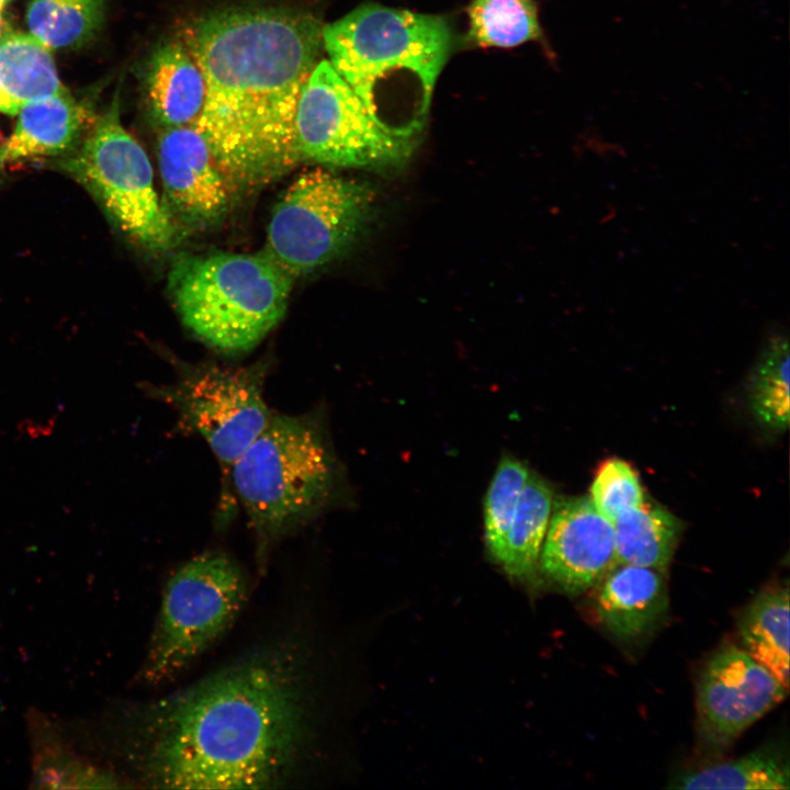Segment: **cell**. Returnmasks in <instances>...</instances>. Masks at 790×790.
<instances>
[{
  "mask_svg": "<svg viewBox=\"0 0 790 790\" xmlns=\"http://www.w3.org/2000/svg\"><path fill=\"white\" fill-rule=\"evenodd\" d=\"M307 685L297 650L256 651L139 710L129 759L155 788L279 787L307 755Z\"/></svg>",
  "mask_w": 790,
  "mask_h": 790,
  "instance_id": "obj_1",
  "label": "cell"
},
{
  "mask_svg": "<svg viewBox=\"0 0 790 790\" xmlns=\"http://www.w3.org/2000/svg\"><path fill=\"white\" fill-rule=\"evenodd\" d=\"M321 27L309 14L274 8L212 11L184 27L205 81L191 125L226 180L266 182L297 163L296 105L321 59Z\"/></svg>",
  "mask_w": 790,
  "mask_h": 790,
  "instance_id": "obj_2",
  "label": "cell"
},
{
  "mask_svg": "<svg viewBox=\"0 0 790 790\" xmlns=\"http://www.w3.org/2000/svg\"><path fill=\"white\" fill-rule=\"evenodd\" d=\"M321 40L329 63L379 126L416 140L451 50L447 20L366 3L324 25Z\"/></svg>",
  "mask_w": 790,
  "mask_h": 790,
  "instance_id": "obj_3",
  "label": "cell"
},
{
  "mask_svg": "<svg viewBox=\"0 0 790 790\" xmlns=\"http://www.w3.org/2000/svg\"><path fill=\"white\" fill-rule=\"evenodd\" d=\"M336 481V459L316 414L272 413L230 475L233 495L253 529L262 566L278 541L325 509Z\"/></svg>",
  "mask_w": 790,
  "mask_h": 790,
  "instance_id": "obj_4",
  "label": "cell"
},
{
  "mask_svg": "<svg viewBox=\"0 0 790 790\" xmlns=\"http://www.w3.org/2000/svg\"><path fill=\"white\" fill-rule=\"evenodd\" d=\"M294 276L261 253L176 258L168 289L182 323L226 352L255 348L282 319Z\"/></svg>",
  "mask_w": 790,
  "mask_h": 790,
  "instance_id": "obj_5",
  "label": "cell"
},
{
  "mask_svg": "<svg viewBox=\"0 0 790 790\" xmlns=\"http://www.w3.org/2000/svg\"><path fill=\"white\" fill-rule=\"evenodd\" d=\"M58 166L91 193L134 242L151 251L174 244L173 217L158 198L148 156L121 123L116 98L78 149Z\"/></svg>",
  "mask_w": 790,
  "mask_h": 790,
  "instance_id": "obj_6",
  "label": "cell"
},
{
  "mask_svg": "<svg viewBox=\"0 0 790 790\" xmlns=\"http://www.w3.org/2000/svg\"><path fill=\"white\" fill-rule=\"evenodd\" d=\"M267 371L263 362L242 368L183 364L173 382L145 386L150 397L178 413L184 429L202 436L216 456L222 470V523L234 509L233 466L272 415L263 397Z\"/></svg>",
  "mask_w": 790,
  "mask_h": 790,
  "instance_id": "obj_7",
  "label": "cell"
},
{
  "mask_svg": "<svg viewBox=\"0 0 790 790\" xmlns=\"http://www.w3.org/2000/svg\"><path fill=\"white\" fill-rule=\"evenodd\" d=\"M247 591L242 571L224 553L181 565L167 582L143 678L166 682L192 664L234 622Z\"/></svg>",
  "mask_w": 790,
  "mask_h": 790,
  "instance_id": "obj_8",
  "label": "cell"
},
{
  "mask_svg": "<svg viewBox=\"0 0 790 790\" xmlns=\"http://www.w3.org/2000/svg\"><path fill=\"white\" fill-rule=\"evenodd\" d=\"M374 192L328 169L302 172L273 208L264 252L292 276L339 256L366 225Z\"/></svg>",
  "mask_w": 790,
  "mask_h": 790,
  "instance_id": "obj_9",
  "label": "cell"
},
{
  "mask_svg": "<svg viewBox=\"0 0 790 790\" xmlns=\"http://www.w3.org/2000/svg\"><path fill=\"white\" fill-rule=\"evenodd\" d=\"M415 142L381 128L329 60L321 58L317 63L296 105L297 162L377 170L396 168L409 159Z\"/></svg>",
  "mask_w": 790,
  "mask_h": 790,
  "instance_id": "obj_10",
  "label": "cell"
},
{
  "mask_svg": "<svg viewBox=\"0 0 790 790\" xmlns=\"http://www.w3.org/2000/svg\"><path fill=\"white\" fill-rule=\"evenodd\" d=\"M788 689L743 648H720L703 666L697 684L700 737L714 749L729 746L779 704Z\"/></svg>",
  "mask_w": 790,
  "mask_h": 790,
  "instance_id": "obj_11",
  "label": "cell"
},
{
  "mask_svg": "<svg viewBox=\"0 0 790 790\" xmlns=\"http://www.w3.org/2000/svg\"><path fill=\"white\" fill-rule=\"evenodd\" d=\"M539 562L563 590L585 591L618 564L612 522L589 497L563 501L550 518Z\"/></svg>",
  "mask_w": 790,
  "mask_h": 790,
  "instance_id": "obj_12",
  "label": "cell"
},
{
  "mask_svg": "<svg viewBox=\"0 0 790 790\" xmlns=\"http://www.w3.org/2000/svg\"><path fill=\"white\" fill-rule=\"evenodd\" d=\"M160 177L169 213L190 224L218 218L228 202L226 178L204 137L192 126H167L159 137Z\"/></svg>",
  "mask_w": 790,
  "mask_h": 790,
  "instance_id": "obj_13",
  "label": "cell"
},
{
  "mask_svg": "<svg viewBox=\"0 0 790 790\" xmlns=\"http://www.w3.org/2000/svg\"><path fill=\"white\" fill-rule=\"evenodd\" d=\"M598 617L622 641L652 632L668 609L665 573L646 566L618 563L600 582Z\"/></svg>",
  "mask_w": 790,
  "mask_h": 790,
  "instance_id": "obj_14",
  "label": "cell"
},
{
  "mask_svg": "<svg viewBox=\"0 0 790 790\" xmlns=\"http://www.w3.org/2000/svg\"><path fill=\"white\" fill-rule=\"evenodd\" d=\"M16 114L12 134L3 144L4 163L63 155L78 145L95 121L67 90L25 103Z\"/></svg>",
  "mask_w": 790,
  "mask_h": 790,
  "instance_id": "obj_15",
  "label": "cell"
},
{
  "mask_svg": "<svg viewBox=\"0 0 790 790\" xmlns=\"http://www.w3.org/2000/svg\"><path fill=\"white\" fill-rule=\"evenodd\" d=\"M146 82L149 108L166 127L191 125L201 113L205 81L184 44L160 46L150 60Z\"/></svg>",
  "mask_w": 790,
  "mask_h": 790,
  "instance_id": "obj_16",
  "label": "cell"
},
{
  "mask_svg": "<svg viewBox=\"0 0 790 790\" xmlns=\"http://www.w3.org/2000/svg\"><path fill=\"white\" fill-rule=\"evenodd\" d=\"M743 650L789 688V590H763L738 621Z\"/></svg>",
  "mask_w": 790,
  "mask_h": 790,
  "instance_id": "obj_17",
  "label": "cell"
},
{
  "mask_svg": "<svg viewBox=\"0 0 790 790\" xmlns=\"http://www.w3.org/2000/svg\"><path fill=\"white\" fill-rule=\"evenodd\" d=\"M617 561L665 573L680 534L678 519L663 507L643 501L613 522Z\"/></svg>",
  "mask_w": 790,
  "mask_h": 790,
  "instance_id": "obj_18",
  "label": "cell"
},
{
  "mask_svg": "<svg viewBox=\"0 0 790 790\" xmlns=\"http://www.w3.org/2000/svg\"><path fill=\"white\" fill-rule=\"evenodd\" d=\"M552 490L540 477H530L520 495L503 543L493 556L511 576H533L552 514Z\"/></svg>",
  "mask_w": 790,
  "mask_h": 790,
  "instance_id": "obj_19",
  "label": "cell"
},
{
  "mask_svg": "<svg viewBox=\"0 0 790 790\" xmlns=\"http://www.w3.org/2000/svg\"><path fill=\"white\" fill-rule=\"evenodd\" d=\"M0 88L18 110L64 92L50 50L31 34H7L0 42Z\"/></svg>",
  "mask_w": 790,
  "mask_h": 790,
  "instance_id": "obj_20",
  "label": "cell"
},
{
  "mask_svg": "<svg viewBox=\"0 0 790 790\" xmlns=\"http://www.w3.org/2000/svg\"><path fill=\"white\" fill-rule=\"evenodd\" d=\"M677 789H788L789 765L772 748H760L740 758L702 767L679 776Z\"/></svg>",
  "mask_w": 790,
  "mask_h": 790,
  "instance_id": "obj_21",
  "label": "cell"
},
{
  "mask_svg": "<svg viewBox=\"0 0 790 790\" xmlns=\"http://www.w3.org/2000/svg\"><path fill=\"white\" fill-rule=\"evenodd\" d=\"M104 0H31L29 34L49 50L79 46L100 27Z\"/></svg>",
  "mask_w": 790,
  "mask_h": 790,
  "instance_id": "obj_22",
  "label": "cell"
},
{
  "mask_svg": "<svg viewBox=\"0 0 790 790\" xmlns=\"http://www.w3.org/2000/svg\"><path fill=\"white\" fill-rule=\"evenodd\" d=\"M467 15V40L476 46L510 48L543 36L533 0H473Z\"/></svg>",
  "mask_w": 790,
  "mask_h": 790,
  "instance_id": "obj_23",
  "label": "cell"
},
{
  "mask_svg": "<svg viewBox=\"0 0 790 790\" xmlns=\"http://www.w3.org/2000/svg\"><path fill=\"white\" fill-rule=\"evenodd\" d=\"M748 400L755 418L774 430L789 425V347L783 338L772 340L761 353L751 376Z\"/></svg>",
  "mask_w": 790,
  "mask_h": 790,
  "instance_id": "obj_24",
  "label": "cell"
},
{
  "mask_svg": "<svg viewBox=\"0 0 790 790\" xmlns=\"http://www.w3.org/2000/svg\"><path fill=\"white\" fill-rule=\"evenodd\" d=\"M529 477L528 467L512 456H504L494 473L484 503L485 540L493 556L503 543Z\"/></svg>",
  "mask_w": 790,
  "mask_h": 790,
  "instance_id": "obj_25",
  "label": "cell"
},
{
  "mask_svg": "<svg viewBox=\"0 0 790 790\" xmlns=\"http://www.w3.org/2000/svg\"><path fill=\"white\" fill-rule=\"evenodd\" d=\"M35 781L42 788H112L115 778L72 755L53 740L37 743Z\"/></svg>",
  "mask_w": 790,
  "mask_h": 790,
  "instance_id": "obj_26",
  "label": "cell"
},
{
  "mask_svg": "<svg viewBox=\"0 0 790 790\" xmlns=\"http://www.w3.org/2000/svg\"><path fill=\"white\" fill-rule=\"evenodd\" d=\"M589 498L611 522L645 500L637 473L629 463L617 458L606 460L598 467Z\"/></svg>",
  "mask_w": 790,
  "mask_h": 790,
  "instance_id": "obj_27",
  "label": "cell"
},
{
  "mask_svg": "<svg viewBox=\"0 0 790 790\" xmlns=\"http://www.w3.org/2000/svg\"><path fill=\"white\" fill-rule=\"evenodd\" d=\"M18 111V108L0 88V112L14 115Z\"/></svg>",
  "mask_w": 790,
  "mask_h": 790,
  "instance_id": "obj_28",
  "label": "cell"
},
{
  "mask_svg": "<svg viewBox=\"0 0 790 790\" xmlns=\"http://www.w3.org/2000/svg\"><path fill=\"white\" fill-rule=\"evenodd\" d=\"M5 35H7V32H5V30H4V23H3V21H2V15H1V11H0V42L2 41V38H3Z\"/></svg>",
  "mask_w": 790,
  "mask_h": 790,
  "instance_id": "obj_29",
  "label": "cell"
},
{
  "mask_svg": "<svg viewBox=\"0 0 790 790\" xmlns=\"http://www.w3.org/2000/svg\"><path fill=\"white\" fill-rule=\"evenodd\" d=\"M3 165H4V161H3V144L0 143V176H1V170H2Z\"/></svg>",
  "mask_w": 790,
  "mask_h": 790,
  "instance_id": "obj_30",
  "label": "cell"
},
{
  "mask_svg": "<svg viewBox=\"0 0 790 790\" xmlns=\"http://www.w3.org/2000/svg\"><path fill=\"white\" fill-rule=\"evenodd\" d=\"M7 1H8V0H0V11H2V9H3L4 4L7 3Z\"/></svg>",
  "mask_w": 790,
  "mask_h": 790,
  "instance_id": "obj_31",
  "label": "cell"
}]
</instances>
